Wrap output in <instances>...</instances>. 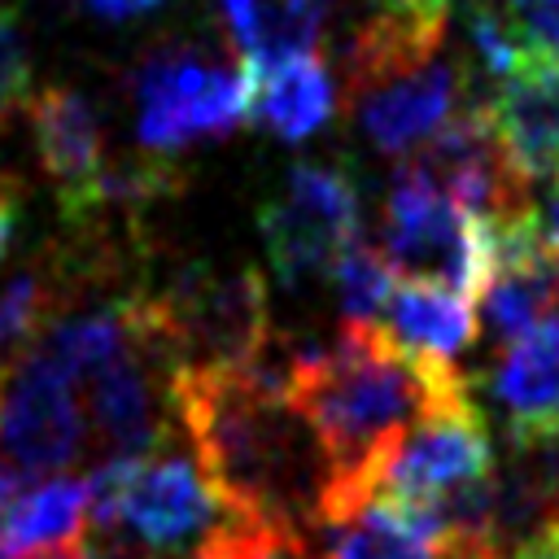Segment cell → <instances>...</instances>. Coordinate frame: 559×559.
Returning <instances> with one entry per match:
<instances>
[{"label": "cell", "instance_id": "cell-13", "mask_svg": "<svg viewBox=\"0 0 559 559\" xmlns=\"http://www.w3.org/2000/svg\"><path fill=\"white\" fill-rule=\"evenodd\" d=\"M485 397L502 419L507 441L559 428V310L498 349L485 376Z\"/></svg>", "mask_w": 559, "mask_h": 559}, {"label": "cell", "instance_id": "cell-24", "mask_svg": "<svg viewBox=\"0 0 559 559\" xmlns=\"http://www.w3.org/2000/svg\"><path fill=\"white\" fill-rule=\"evenodd\" d=\"M31 83V57H26V35L22 22L9 4H0V122L9 118V109L26 96Z\"/></svg>", "mask_w": 559, "mask_h": 559}, {"label": "cell", "instance_id": "cell-31", "mask_svg": "<svg viewBox=\"0 0 559 559\" xmlns=\"http://www.w3.org/2000/svg\"><path fill=\"white\" fill-rule=\"evenodd\" d=\"M380 4H424V0H380ZM437 4V0H432Z\"/></svg>", "mask_w": 559, "mask_h": 559}, {"label": "cell", "instance_id": "cell-16", "mask_svg": "<svg viewBox=\"0 0 559 559\" xmlns=\"http://www.w3.org/2000/svg\"><path fill=\"white\" fill-rule=\"evenodd\" d=\"M92 533V493L87 476L52 472L35 476L17 498L13 515L0 528V546L17 559H57L87 546Z\"/></svg>", "mask_w": 559, "mask_h": 559}, {"label": "cell", "instance_id": "cell-3", "mask_svg": "<svg viewBox=\"0 0 559 559\" xmlns=\"http://www.w3.org/2000/svg\"><path fill=\"white\" fill-rule=\"evenodd\" d=\"M131 314L166 371L258 367L275 349L266 284L253 266L183 262L162 288H131Z\"/></svg>", "mask_w": 559, "mask_h": 559}, {"label": "cell", "instance_id": "cell-29", "mask_svg": "<svg viewBox=\"0 0 559 559\" xmlns=\"http://www.w3.org/2000/svg\"><path fill=\"white\" fill-rule=\"evenodd\" d=\"M537 231H542V240H546L550 249H559V175L550 179V197H546V205L537 210Z\"/></svg>", "mask_w": 559, "mask_h": 559}, {"label": "cell", "instance_id": "cell-11", "mask_svg": "<svg viewBox=\"0 0 559 559\" xmlns=\"http://www.w3.org/2000/svg\"><path fill=\"white\" fill-rule=\"evenodd\" d=\"M35 153L57 183V201L66 223L87 227L100 218V175L109 166L105 157V127L96 105L66 83H52L26 100Z\"/></svg>", "mask_w": 559, "mask_h": 559}, {"label": "cell", "instance_id": "cell-23", "mask_svg": "<svg viewBox=\"0 0 559 559\" xmlns=\"http://www.w3.org/2000/svg\"><path fill=\"white\" fill-rule=\"evenodd\" d=\"M533 61L559 70V0H502Z\"/></svg>", "mask_w": 559, "mask_h": 559}, {"label": "cell", "instance_id": "cell-18", "mask_svg": "<svg viewBox=\"0 0 559 559\" xmlns=\"http://www.w3.org/2000/svg\"><path fill=\"white\" fill-rule=\"evenodd\" d=\"M253 74V118L266 122L280 140H306L336 114V79L319 52L249 70Z\"/></svg>", "mask_w": 559, "mask_h": 559}, {"label": "cell", "instance_id": "cell-21", "mask_svg": "<svg viewBox=\"0 0 559 559\" xmlns=\"http://www.w3.org/2000/svg\"><path fill=\"white\" fill-rule=\"evenodd\" d=\"M328 280H332L336 301H341V323H380V314L389 306V293L397 284L384 249L362 240V236L341 249Z\"/></svg>", "mask_w": 559, "mask_h": 559}, {"label": "cell", "instance_id": "cell-5", "mask_svg": "<svg viewBox=\"0 0 559 559\" xmlns=\"http://www.w3.org/2000/svg\"><path fill=\"white\" fill-rule=\"evenodd\" d=\"M131 96L144 153L175 157L197 140L231 135L249 118L253 74L245 61H223L192 44H162L131 70Z\"/></svg>", "mask_w": 559, "mask_h": 559}, {"label": "cell", "instance_id": "cell-12", "mask_svg": "<svg viewBox=\"0 0 559 559\" xmlns=\"http://www.w3.org/2000/svg\"><path fill=\"white\" fill-rule=\"evenodd\" d=\"M157 367L162 362L153 358V349L135 341L100 362L87 380H79L87 389V445L100 459H140L166 445V419L175 415L170 397L157 393Z\"/></svg>", "mask_w": 559, "mask_h": 559}, {"label": "cell", "instance_id": "cell-30", "mask_svg": "<svg viewBox=\"0 0 559 559\" xmlns=\"http://www.w3.org/2000/svg\"><path fill=\"white\" fill-rule=\"evenodd\" d=\"M507 559H559V524H555L550 533H542L537 542L520 546V550H515V555H507Z\"/></svg>", "mask_w": 559, "mask_h": 559}, {"label": "cell", "instance_id": "cell-7", "mask_svg": "<svg viewBox=\"0 0 559 559\" xmlns=\"http://www.w3.org/2000/svg\"><path fill=\"white\" fill-rule=\"evenodd\" d=\"M345 92L358 131L384 157H415L467 100H485L472 92L467 66H459L445 44L349 70Z\"/></svg>", "mask_w": 559, "mask_h": 559}, {"label": "cell", "instance_id": "cell-33", "mask_svg": "<svg viewBox=\"0 0 559 559\" xmlns=\"http://www.w3.org/2000/svg\"><path fill=\"white\" fill-rule=\"evenodd\" d=\"M319 4H323V9H328V4H332V0H319Z\"/></svg>", "mask_w": 559, "mask_h": 559}, {"label": "cell", "instance_id": "cell-20", "mask_svg": "<svg viewBox=\"0 0 559 559\" xmlns=\"http://www.w3.org/2000/svg\"><path fill=\"white\" fill-rule=\"evenodd\" d=\"M323 13L328 9L319 0H258V17L240 44V61L249 70H266L314 52L323 35Z\"/></svg>", "mask_w": 559, "mask_h": 559}, {"label": "cell", "instance_id": "cell-9", "mask_svg": "<svg viewBox=\"0 0 559 559\" xmlns=\"http://www.w3.org/2000/svg\"><path fill=\"white\" fill-rule=\"evenodd\" d=\"M358 218L362 201L341 166H293L284 188L258 210V231L275 280L284 288H310L328 280L341 249L358 240Z\"/></svg>", "mask_w": 559, "mask_h": 559}, {"label": "cell", "instance_id": "cell-28", "mask_svg": "<svg viewBox=\"0 0 559 559\" xmlns=\"http://www.w3.org/2000/svg\"><path fill=\"white\" fill-rule=\"evenodd\" d=\"M17 192L9 188V183H0V262H4V253L13 249V236H17Z\"/></svg>", "mask_w": 559, "mask_h": 559}, {"label": "cell", "instance_id": "cell-15", "mask_svg": "<svg viewBox=\"0 0 559 559\" xmlns=\"http://www.w3.org/2000/svg\"><path fill=\"white\" fill-rule=\"evenodd\" d=\"M380 332L411 358H419L428 367H450V371H463L459 358L480 336L472 301L441 284H428V280L393 284L389 306L380 314Z\"/></svg>", "mask_w": 559, "mask_h": 559}, {"label": "cell", "instance_id": "cell-2", "mask_svg": "<svg viewBox=\"0 0 559 559\" xmlns=\"http://www.w3.org/2000/svg\"><path fill=\"white\" fill-rule=\"evenodd\" d=\"M284 393L332 459V489L314 520L323 524L371 498L367 472L397 432L428 411L467 397L472 384L463 371L411 358L380 332V323H341L336 341L288 349Z\"/></svg>", "mask_w": 559, "mask_h": 559}, {"label": "cell", "instance_id": "cell-32", "mask_svg": "<svg viewBox=\"0 0 559 559\" xmlns=\"http://www.w3.org/2000/svg\"><path fill=\"white\" fill-rule=\"evenodd\" d=\"M555 266H559V249H555Z\"/></svg>", "mask_w": 559, "mask_h": 559}, {"label": "cell", "instance_id": "cell-19", "mask_svg": "<svg viewBox=\"0 0 559 559\" xmlns=\"http://www.w3.org/2000/svg\"><path fill=\"white\" fill-rule=\"evenodd\" d=\"M480 314H476V332L507 349L511 341H520L524 332H533L546 314H555L559 306V266H555V249L524 258L515 266H498L485 288H480Z\"/></svg>", "mask_w": 559, "mask_h": 559}, {"label": "cell", "instance_id": "cell-4", "mask_svg": "<svg viewBox=\"0 0 559 559\" xmlns=\"http://www.w3.org/2000/svg\"><path fill=\"white\" fill-rule=\"evenodd\" d=\"M92 528L105 537H127L144 555H170L201 546L231 507L218 498L210 476L192 454L153 450L140 459H100L87 476Z\"/></svg>", "mask_w": 559, "mask_h": 559}, {"label": "cell", "instance_id": "cell-6", "mask_svg": "<svg viewBox=\"0 0 559 559\" xmlns=\"http://www.w3.org/2000/svg\"><path fill=\"white\" fill-rule=\"evenodd\" d=\"M380 249L393 275L441 284L467 301H476L489 280V245L480 218L463 214L415 157H406V166H397L389 179Z\"/></svg>", "mask_w": 559, "mask_h": 559}, {"label": "cell", "instance_id": "cell-10", "mask_svg": "<svg viewBox=\"0 0 559 559\" xmlns=\"http://www.w3.org/2000/svg\"><path fill=\"white\" fill-rule=\"evenodd\" d=\"M74 376L35 345L0 384V459L52 476L83 454L87 419Z\"/></svg>", "mask_w": 559, "mask_h": 559}, {"label": "cell", "instance_id": "cell-25", "mask_svg": "<svg viewBox=\"0 0 559 559\" xmlns=\"http://www.w3.org/2000/svg\"><path fill=\"white\" fill-rule=\"evenodd\" d=\"M35 476L26 472V467H17V463H9V459H0V528H4V520L13 515V507H17V498L26 493V485H31Z\"/></svg>", "mask_w": 559, "mask_h": 559}, {"label": "cell", "instance_id": "cell-27", "mask_svg": "<svg viewBox=\"0 0 559 559\" xmlns=\"http://www.w3.org/2000/svg\"><path fill=\"white\" fill-rule=\"evenodd\" d=\"M96 17L105 22H122V17H140V13H153L162 0H83Z\"/></svg>", "mask_w": 559, "mask_h": 559}, {"label": "cell", "instance_id": "cell-14", "mask_svg": "<svg viewBox=\"0 0 559 559\" xmlns=\"http://www.w3.org/2000/svg\"><path fill=\"white\" fill-rule=\"evenodd\" d=\"M485 114L528 188L559 175V70L528 61L485 96Z\"/></svg>", "mask_w": 559, "mask_h": 559}, {"label": "cell", "instance_id": "cell-22", "mask_svg": "<svg viewBox=\"0 0 559 559\" xmlns=\"http://www.w3.org/2000/svg\"><path fill=\"white\" fill-rule=\"evenodd\" d=\"M297 555V537L271 520L231 511L197 550L192 559H288Z\"/></svg>", "mask_w": 559, "mask_h": 559}, {"label": "cell", "instance_id": "cell-1", "mask_svg": "<svg viewBox=\"0 0 559 559\" xmlns=\"http://www.w3.org/2000/svg\"><path fill=\"white\" fill-rule=\"evenodd\" d=\"M166 397L218 498L301 542L332 489V459L288 402L275 358L258 367H175Z\"/></svg>", "mask_w": 559, "mask_h": 559}, {"label": "cell", "instance_id": "cell-17", "mask_svg": "<svg viewBox=\"0 0 559 559\" xmlns=\"http://www.w3.org/2000/svg\"><path fill=\"white\" fill-rule=\"evenodd\" d=\"M297 559H441L432 533L389 498H367L362 507L314 524L297 542Z\"/></svg>", "mask_w": 559, "mask_h": 559}, {"label": "cell", "instance_id": "cell-26", "mask_svg": "<svg viewBox=\"0 0 559 559\" xmlns=\"http://www.w3.org/2000/svg\"><path fill=\"white\" fill-rule=\"evenodd\" d=\"M218 13H223V22H227V31H231V39L240 48L249 26H253V17H258V0H218Z\"/></svg>", "mask_w": 559, "mask_h": 559}, {"label": "cell", "instance_id": "cell-8", "mask_svg": "<svg viewBox=\"0 0 559 559\" xmlns=\"http://www.w3.org/2000/svg\"><path fill=\"white\" fill-rule=\"evenodd\" d=\"M493 472V445L485 428V411L476 397L445 402L397 432L384 454L367 472L371 498H389L393 507L411 511L419 524L437 502L459 493L463 485Z\"/></svg>", "mask_w": 559, "mask_h": 559}]
</instances>
